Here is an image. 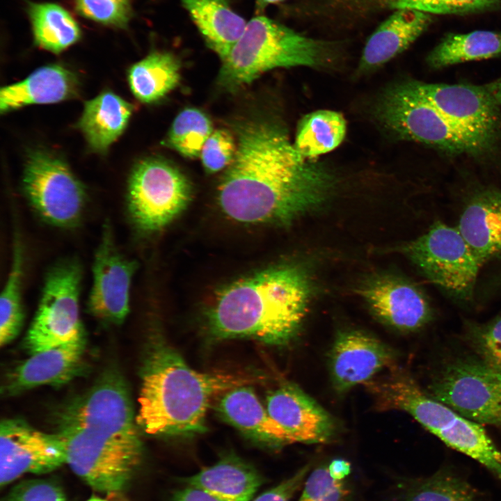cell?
I'll return each instance as SVG.
<instances>
[{"mask_svg":"<svg viewBox=\"0 0 501 501\" xmlns=\"http://www.w3.org/2000/svg\"><path fill=\"white\" fill-rule=\"evenodd\" d=\"M180 79V63L166 51L150 53L128 71L131 90L144 103L159 100L177 86Z\"/></svg>","mask_w":501,"mask_h":501,"instance_id":"83f0119b","label":"cell"},{"mask_svg":"<svg viewBox=\"0 0 501 501\" xmlns=\"http://www.w3.org/2000/svg\"><path fill=\"white\" fill-rule=\"evenodd\" d=\"M81 268L76 260L48 272L34 319L24 340L30 355L85 336L79 315Z\"/></svg>","mask_w":501,"mask_h":501,"instance_id":"9c48e42d","label":"cell"},{"mask_svg":"<svg viewBox=\"0 0 501 501\" xmlns=\"http://www.w3.org/2000/svg\"><path fill=\"white\" fill-rule=\"evenodd\" d=\"M134 110V105L111 91H104L85 102L78 127L90 148L104 152L122 134Z\"/></svg>","mask_w":501,"mask_h":501,"instance_id":"484cf974","label":"cell"},{"mask_svg":"<svg viewBox=\"0 0 501 501\" xmlns=\"http://www.w3.org/2000/svg\"><path fill=\"white\" fill-rule=\"evenodd\" d=\"M207 45L222 60L241 37L247 22L228 0H180Z\"/></svg>","mask_w":501,"mask_h":501,"instance_id":"d4e9b609","label":"cell"},{"mask_svg":"<svg viewBox=\"0 0 501 501\" xmlns=\"http://www.w3.org/2000/svg\"><path fill=\"white\" fill-rule=\"evenodd\" d=\"M137 263L116 246L109 223L104 225L93 267V283L88 308L95 317L114 324L122 323L129 308L132 279Z\"/></svg>","mask_w":501,"mask_h":501,"instance_id":"9a60e30c","label":"cell"},{"mask_svg":"<svg viewBox=\"0 0 501 501\" xmlns=\"http://www.w3.org/2000/svg\"><path fill=\"white\" fill-rule=\"evenodd\" d=\"M219 501H250L262 479L257 470L240 457L228 454L215 464L184 479Z\"/></svg>","mask_w":501,"mask_h":501,"instance_id":"cb8c5ba5","label":"cell"},{"mask_svg":"<svg viewBox=\"0 0 501 501\" xmlns=\"http://www.w3.org/2000/svg\"><path fill=\"white\" fill-rule=\"evenodd\" d=\"M85 336L36 353L9 374L3 390L8 395L43 385L68 382L84 367Z\"/></svg>","mask_w":501,"mask_h":501,"instance_id":"ffe728a7","label":"cell"},{"mask_svg":"<svg viewBox=\"0 0 501 501\" xmlns=\"http://www.w3.org/2000/svg\"><path fill=\"white\" fill-rule=\"evenodd\" d=\"M66 463L65 443L59 433L48 434L23 420L5 419L0 426V484L25 473L50 472Z\"/></svg>","mask_w":501,"mask_h":501,"instance_id":"5bb4252c","label":"cell"},{"mask_svg":"<svg viewBox=\"0 0 501 501\" xmlns=\"http://www.w3.org/2000/svg\"><path fill=\"white\" fill-rule=\"evenodd\" d=\"M380 406L409 413L450 447L482 464L501 481V451L482 425L423 391L407 376L374 384Z\"/></svg>","mask_w":501,"mask_h":501,"instance_id":"8992f818","label":"cell"},{"mask_svg":"<svg viewBox=\"0 0 501 501\" xmlns=\"http://www.w3.org/2000/svg\"><path fill=\"white\" fill-rule=\"evenodd\" d=\"M88 501H109V500H104V499L97 498V497H93L90 499H89Z\"/></svg>","mask_w":501,"mask_h":501,"instance_id":"bcb514c9","label":"cell"},{"mask_svg":"<svg viewBox=\"0 0 501 501\" xmlns=\"http://www.w3.org/2000/svg\"><path fill=\"white\" fill-rule=\"evenodd\" d=\"M22 185L30 203L47 223L68 228L80 220L86 200L84 188L59 158L42 150L31 152Z\"/></svg>","mask_w":501,"mask_h":501,"instance_id":"4fadbf2b","label":"cell"},{"mask_svg":"<svg viewBox=\"0 0 501 501\" xmlns=\"http://www.w3.org/2000/svg\"><path fill=\"white\" fill-rule=\"evenodd\" d=\"M79 83L74 73L57 64L38 68L23 81L0 92V111L6 113L32 104L55 103L77 96Z\"/></svg>","mask_w":501,"mask_h":501,"instance_id":"603a6c76","label":"cell"},{"mask_svg":"<svg viewBox=\"0 0 501 501\" xmlns=\"http://www.w3.org/2000/svg\"><path fill=\"white\" fill-rule=\"evenodd\" d=\"M486 90L501 107V77L484 85Z\"/></svg>","mask_w":501,"mask_h":501,"instance_id":"7bdbcfd3","label":"cell"},{"mask_svg":"<svg viewBox=\"0 0 501 501\" xmlns=\"http://www.w3.org/2000/svg\"><path fill=\"white\" fill-rule=\"evenodd\" d=\"M327 468L331 477L337 480H344L351 472L350 463L343 459H334Z\"/></svg>","mask_w":501,"mask_h":501,"instance_id":"b9f144b4","label":"cell"},{"mask_svg":"<svg viewBox=\"0 0 501 501\" xmlns=\"http://www.w3.org/2000/svg\"><path fill=\"white\" fill-rule=\"evenodd\" d=\"M66 463L94 490L109 494L129 484L143 456L127 388L116 374L101 379L59 418Z\"/></svg>","mask_w":501,"mask_h":501,"instance_id":"7a4b0ae2","label":"cell"},{"mask_svg":"<svg viewBox=\"0 0 501 501\" xmlns=\"http://www.w3.org/2000/svg\"><path fill=\"white\" fill-rule=\"evenodd\" d=\"M236 135L237 151L218 191L219 206L230 218L288 225L334 195L335 175L301 155L278 124L250 120L239 125Z\"/></svg>","mask_w":501,"mask_h":501,"instance_id":"6da1fadb","label":"cell"},{"mask_svg":"<svg viewBox=\"0 0 501 501\" xmlns=\"http://www.w3.org/2000/svg\"><path fill=\"white\" fill-rule=\"evenodd\" d=\"M77 13L95 22L126 29L132 17L131 0H74Z\"/></svg>","mask_w":501,"mask_h":501,"instance_id":"d590c367","label":"cell"},{"mask_svg":"<svg viewBox=\"0 0 501 501\" xmlns=\"http://www.w3.org/2000/svg\"><path fill=\"white\" fill-rule=\"evenodd\" d=\"M497 376L477 358H456L440 369L427 393L468 419L501 427Z\"/></svg>","mask_w":501,"mask_h":501,"instance_id":"7c38bea8","label":"cell"},{"mask_svg":"<svg viewBox=\"0 0 501 501\" xmlns=\"http://www.w3.org/2000/svg\"><path fill=\"white\" fill-rule=\"evenodd\" d=\"M249 381L239 375L197 372L166 340L156 337L142 368L136 422L153 436L185 437L202 433L212 399Z\"/></svg>","mask_w":501,"mask_h":501,"instance_id":"277c9868","label":"cell"},{"mask_svg":"<svg viewBox=\"0 0 501 501\" xmlns=\"http://www.w3.org/2000/svg\"><path fill=\"white\" fill-rule=\"evenodd\" d=\"M401 251L430 282L452 300L468 303L482 264L457 228L440 221Z\"/></svg>","mask_w":501,"mask_h":501,"instance_id":"ba28073f","label":"cell"},{"mask_svg":"<svg viewBox=\"0 0 501 501\" xmlns=\"http://www.w3.org/2000/svg\"><path fill=\"white\" fill-rule=\"evenodd\" d=\"M414 88L452 124L495 157L501 148V107L483 86L428 84Z\"/></svg>","mask_w":501,"mask_h":501,"instance_id":"8fae6325","label":"cell"},{"mask_svg":"<svg viewBox=\"0 0 501 501\" xmlns=\"http://www.w3.org/2000/svg\"><path fill=\"white\" fill-rule=\"evenodd\" d=\"M501 56V31L476 30L448 33L429 52V67L440 70L453 65Z\"/></svg>","mask_w":501,"mask_h":501,"instance_id":"4316f807","label":"cell"},{"mask_svg":"<svg viewBox=\"0 0 501 501\" xmlns=\"http://www.w3.org/2000/svg\"><path fill=\"white\" fill-rule=\"evenodd\" d=\"M2 501H66L61 487L45 479H30L15 485Z\"/></svg>","mask_w":501,"mask_h":501,"instance_id":"f35d334b","label":"cell"},{"mask_svg":"<svg viewBox=\"0 0 501 501\" xmlns=\"http://www.w3.org/2000/svg\"><path fill=\"white\" fill-rule=\"evenodd\" d=\"M335 42L305 36L265 16H256L221 60L218 84L234 90L277 67H323L336 57Z\"/></svg>","mask_w":501,"mask_h":501,"instance_id":"5b68a950","label":"cell"},{"mask_svg":"<svg viewBox=\"0 0 501 501\" xmlns=\"http://www.w3.org/2000/svg\"><path fill=\"white\" fill-rule=\"evenodd\" d=\"M266 408L292 443H325L336 434L333 418L295 384L285 383L270 392Z\"/></svg>","mask_w":501,"mask_h":501,"instance_id":"e0dca14e","label":"cell"},{"mask_svg":"<svg viewBox=\"0 0 501 501\" xmlns=\"http://www.w3.org/2000/svg\"><path fill=\"white\" fill-rule=\"evenodd\" d=\"M468 339L484 365L501 374V315L485 323L468 324Z\"/></svg>","mask_w":501,"mask_h":501,"instance_id":"e575fe53","label":"cell"},{"mask_svg":"<svg viewBox=\"0 0 501 501\" xmlns=\"http://www.w3.org/2000/svg\"><path fill=\"white\" fill-rule=\"evenodd\" d=\"M497 379H498V389H499V391H500V393L501 395V374L498 373Z\"/></svg>","mask_w":501,"mask_h":501,"instance_id":"f6af8a7d","label":"cell"},{"mask_svg":"<svg viewBox=\"0 0 501 501\" xmlns=\"http://www.w3.org/2000/svg\"><path fill=\"white\" fill-rule=\"evenodd\" d=\"M402 501H490L461 473L443 467L428 477L406 479Z\"/></svg>","mask_w":501,"mask_h":501,"instance_id":"f1b7e54d","label":"cell"},{"mask_svg":"<svg viewBox=\"0 0 501 501\" xmlns=\"http://www.w3.org/2000/svg\"><path fill=\"white\" fill-rule=\"evenodd\" d=\"M351 497L344 480L332 478L328 468L320 467L308 477L299 501H351Z\"/></svg>","mask_w":501,"mask_h":501,"instance_id":"8d00e7d4","label":"cell"},{"mask_svg":"<svg viewBox=\"0 0 501 501\" xmlns=\"http://www.w3.org/2000/svg\"><path fill=\"white\" fill-rule=\"evenodd\" d=\"M213 132L209 118L195 108L182 111L174 120L168 136V144L181 155L195 159Z\"/></svg>","mask_w":501,"mask_h":501,"instance_id":"836d02e7","label":"cell"},{"mask_svg":"<svg viewBox=\"0 0 501 501\" xmlns=\"http://www.w3.org/2000/svg\"><path fill=\"white\" fill-rule=\"evenodd\" d=\"M346 129V121L340 113L316 111L299 122L294 145L303 157H315L336 148L342 142Z\"/></svg>","mask_w":501,"mask_h":501,"instance_id":"4dcf8cb0","label":"cell"},{"mask_svg":"<svg viewBox=\"0 0 501 501\" xmlns=\"http://www.w3.org/2000/svg\"><path fill=\"white\" fill-rule=\"evenodd\" d=\"M313 293L310 273L301 263L278 264L223 288L207 314L216 339L253 338L288 343L306 315Z\"/></svg>","mask_w":501,"mask_h":501,"instance_id":"3957f363","label":"cell"},{"mask_svg":"<svg viewBox=\"0 0 501 501\" xmlns=\"http://www.w3.org/2000/svg\"><path fill=\"white\" fill-rule=\"evenodd\" d=\"M192 193L191 183L177 166L160 158H146L135 165L129 179V214L141 230L155 232L187 207Z\"/></svg>","mask_w":501,"mask_h":501,"instance_id":"30bf717a","label":"cell"},{"mask_svg":"<svg viewBox=\"0 0 501 501\" xmlns=\"http://www.w3.org/2000/svg\"><path fill=\"white\" fill-rule=\"evenodd\" d=\"M173 501H219L208 493L197 488L187 486L177 491Z\"/></svg>","mask_w":501,"mask_h":501,"instance_id":"60d3db41","label":"cell"},{"mask_svg":"<svg viewBox=\"0 0 501 501\" xmlns=\"http://www.w3.org/2000/svg\"><path fill=\"white\" fill-rule=\"evenodd\" d=\"M284 0H256L258 8L263 9L271 3H278Z\"/></svg>","mask_w":501,"mask_h":501,"instance_id":"ee69618b","label":"cell"},{"mask_svg":"<svg viewBox=\"0 0 501 501\" xmlns=\"http://www.w3.org/2000/svg\"><path fill=\"white\" fill-rule=\"evenodd\" d=\"M217 411L224 420L259 444L278 449L293 443L250 387L241 385L227 391L218 403Z\"/></svg>","mask_w":501,"mask_h":501,"instance_id":"7402d4cb","label":"cell"},{"mask_svg":"<svg viewBox=\"0 0 501 501\" xmlns=\"http://www.w3.org/2000/svg\"><path fill=\"white\" fill-rule=\"evenodd\" d=\"M27 13L35 44L54 54H59L81 38L79 25L70 13L53 3L30 2Z\"/></svg>","mask_w":501,"mask_h":501,"instance_id":"f546056e","label":"cell"},{"mask_svg":"<svg viewBox=\"0 0 501 501\" xmlns=\"http://www.w3.org/2000/svg\"><path fill=\"white\" fill-rule=\"evenodd\" d=\"M374 113L379 121L401 139L426 145L449 157L490 159L476 142L418 93L411 80L385 90Z\"/></svg>","mask_w":501,"mask_h":501,"instance_id":"52a82bcc","label":"cell"},{"mask_svg":"<svg viewBox=\"0 0 501 501\" xmlns=\"http://www.w3.org/2000/svg\"><path fill=\"white\" fill-rule=\"evenodd\" d=\"M359 294L376 317L401 331H418L434 316L433 308L424 292L400 276H373L362 285Z\"/></svg>","mask_w":501,"mask_h":501,"instance_id":"2e32d148","label":"cell"},{"mask_svg":"<svg viewBox=\"0 0 501 501\" xmlns=\"http://www.w3.org/2000/svg\"><path fill=\"white\" fill-rule=\"evenodd\" d=\"M236 151L237 141L232 135L224 129H216L205 141L200 156L205 170L214 173L226 168Z\"/></svg>","mask_w":501,"mask_h":501,"instance_id":"74e56055","label":"cell"},{"mask_svg":"<svg viewBox=\"0 0 501 501\" xmlns=\"http://www.w3.org/2000/svg\"><path fill=\"white\" fill-rule=\"evenodd\" d=\"M310 470L305 465L289 478L264 492L252 501H289L299 489Z\"/></svg>","mask_w":501,"mask_h":501,"instance_id":"ab89813d","label":"cell"},{"mask_svg":"<svg viewBox=\"0 0 501 501\" xmlns=\"http://www.w3.org/2000/svg\"><path fill=\"white\" fill-rule=\"evenodd\" d=\"M456 227L482 265L501 260V189L483 184L471 188Z\"/></svg>","mask_w":501,"mask_h":501,"instance_id":"d6986e66","label":"cell"},{"mask_svg":"<svg viewBox=\"0 0 501 501\" xmlns=\"http://www.w3.org/2000/svg\"><path fill=\"white\" fill-rule=\"evenodd\" d=\"M432 15L412 9L392 11L367 39L358 70H375L406 50L430 26Z\"/></svg>","mask_w":501,"mask_h":501,"instance_id":"44dd1931","label":"cell"},{"mask_svg":"<svg viewBox=\"0 0 501 501\" xmlns=\"http://www.w3.org/2000/svg\"><path fill=\"white\" fill-rule=\"evenodd\" d=\"M23 255L15 240L13 262L0 299V345L13 341L19 333L24 321L22 299Z\"/></svg>","mask_w":501,"mask_h":501,"instance_id":"d6a6232c","label":"cell"},{"mask_svg":"<svg viewBox=\"0 0 501 501\" xmlns=\"http://www.w3.org/2000/svg\"><path fill=\"white\" fill-rule=\"evenodd\" d=\"M390 349L376 337L360 331L338 334L329 355V367L335 390L344 392L370 379L389 366Z\"/></svg>","mask_w":501,"mask_h":501,"instance_id":"ac0fdd59","label":"cell"},{"mask_svg":"<svg viewBox=\"0 0 501 501\" xmlns=\"http://www.w3.org/2000/svg\"><path fill=\"white\" fill-rule=\"evenodd\" d=\"M362 16L398 9H412L430 15H465L501 12V0H351Z\"/></svg>","mask_w":501,"mask_h":501,"instance_id":"1f68e13d","label":"cell"}]
</instances>
